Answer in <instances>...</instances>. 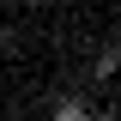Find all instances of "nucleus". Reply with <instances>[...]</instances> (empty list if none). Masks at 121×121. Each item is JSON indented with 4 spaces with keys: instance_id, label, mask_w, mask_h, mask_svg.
<instances>
[{
    "instance_id": "nucleus-1",
    "label": "nucleus",
    "mask_w": 121,
    "mask_h": 121,
    "mask_svg": "<svg viewBox=\"0 0 121 121\" xmlns=\"http://www.w3.org/2000/svg\"><path fill=\"white\" fill-rule=\"evenodd\" d=\"M55 121H97V115H91V109H79V103H60V109H55Z\"/></svg>"
}]
</instances>
